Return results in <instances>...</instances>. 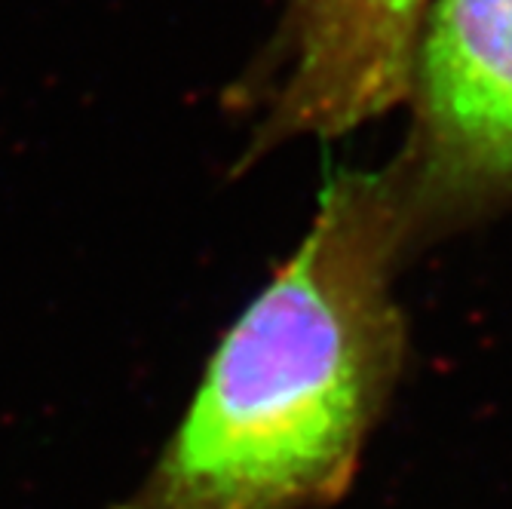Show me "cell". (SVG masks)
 Wrapping results in <instances>:
<instances>
[{
    "label": "cell",
    "mask_w": 512,
    "mask_h": 509,
    "mask_svg": "<svg viewBox=\"0 0 512 509\" xmlns=\"http://www.w3.org/2000/svg\"><path fill=\"white\" fill-rule=\"evenodd\" d=\"M417 243L399 166L341 172L298 252L221 338L157 464L114 509H322L399 381L393 276Z\"/></svg>",
    "instance_id": "obj_1"
},
{
    "label": "cell",
    "mask_w": 512,
    "mask_h": 509,
    "mask_svg": "<svg viewBox=\"0 0 512 509\" xmlns=\"http://www.w3.org/2000/svg\"><path fill=\"white\" fill-rule=\"evenodd\" d=\"M411 96V135L393 163L417 240L509 203L512 0H433Z\"/></svg>",
    "instance_id": "obj_2"
},
{
    "label": "cell",
    "mask_w": 512,
    "mask_h": 509,
    "mask_svg": "<svg viewBox=\"0 0 512 509\" xmlns=\"http://www.w3.org/2000/svg\"><path fill=\"white\" fill-rule=\"evenodd\" d=\"M430 7L433 0H292L246 160L292 138L347 135L408 102Z\"/></svg>",
    "instance_id": "obj_3"
}]
</instances>
